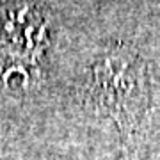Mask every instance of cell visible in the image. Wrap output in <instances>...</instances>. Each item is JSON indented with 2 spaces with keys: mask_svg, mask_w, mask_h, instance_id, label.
Instances as JSON below:
<instances>
[{
  "mask_svg": "<svg viewBox=\"0 0 160 160\" xmlns=\"http://www.w3.org/2000/svg\"><path fill=\"white\" fill-rule=\"evenodd\" d=\"M89 96L92 105L118 125L126 151H137L151 109L149 77L142 59L125 46L103 53L91 69Z\"/></svg>",
  "mask_w": 160,
  "mask_h": 160,
  "instance_id": "cell-1",
  "label": "cell"
}]
</instances>
